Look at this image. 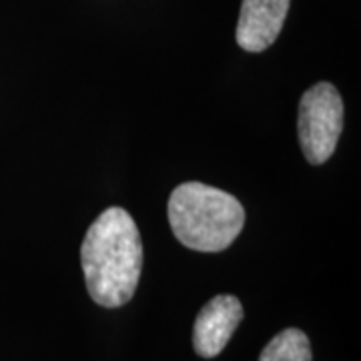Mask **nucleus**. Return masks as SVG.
<instances>
[{
	"label": "nucleus",
	"mask_w": 361,
	"mask_h": 361,
	"mask_svg": "<svg viewBox=\"0 0 361 361\" xmlns=\"http://www.w3.org/2000/svg\"><path fill=\"white\" fill-rule=\"evenodd\" d=\"M243 319V305L235 295H217L199 311L193 325V348L201 357H217Z\"/></svg>",
	"instance_id": "nucleus-4"
},
{
	"label": "nucleus",
	"mask_w": 361,
	"mask_h": 361,
	"mask_svg": "<svg viewBox=\"0 0 361 361\" xmlns=\"http://www.w3.org/2000/svg\"><path fill=\"white\" fill-rule=\"evenodd\" d=\"M291 0H243L237 44L247 52H263L277 40Z\"/></svg>",
	"instance_id": "nucleus-5"
},
{
	"label": "nucleus",
	"mask_w": 361,
	"mask_h": 361,
	"mask_svg": "<svg viewBox=\"0 0 361 361\" xmlns=\"http://www.w3.org/2000/svg\"><path fill=\"white\" fill-rule=\"evenodd\" d=\"M299 142L311 165H323L336 151L343 129V101L334 85L317 82L299 103Z\"/></svg>",
	"instance_id": "nucleus-3"
},
{
	"label": "nucleus",
	"mask_w": 361,
	"mask_h": 361,
	"mask_svg": "<svg viewBox=\"0 0 361 361\" xmlns=\"http://www.w3.org/2000/svg\"><path fill=\"white\" fill-rule=\"evenodd\" d=\"M169 223L180 245L217 253L231 245L245 225V209L217 187L183 183L169 197Z\"/></svg>",
	"instance_id": "nucleus-2"
},
{
	"label": "nucleus",
	"mask_w": 361,
	"mask_h": 361,
	"mask_svg": "<svg viewBox=\"0 0 361 361\" xmlns=\"http://www.w3.org/2000/svg\"><path fill=\"white\" fill-rule=\"evenodd\" d=\"M259 361H311L310 339L301 329H283L265 345Z\"/></svg>",
	"instance_id": "nucleus-6"
},
{
	"label": "nucleus",
	"mask_w": 361,
	"mask_h": 361,
	"mask_svg": "<svg viewBox=\"0 0 361 361\" xmlns=\"http://www.w3.org/2000/svg\"><path fill=\"white\" fill-rule=\"evenodd\" d=\"M85 281L92 301L101 307L129 303L142 271V241L135 219L121 207L101 213L80 245Z\"/></svg>",
	"instance_id": "nucleus-1"
}]
</instances>
